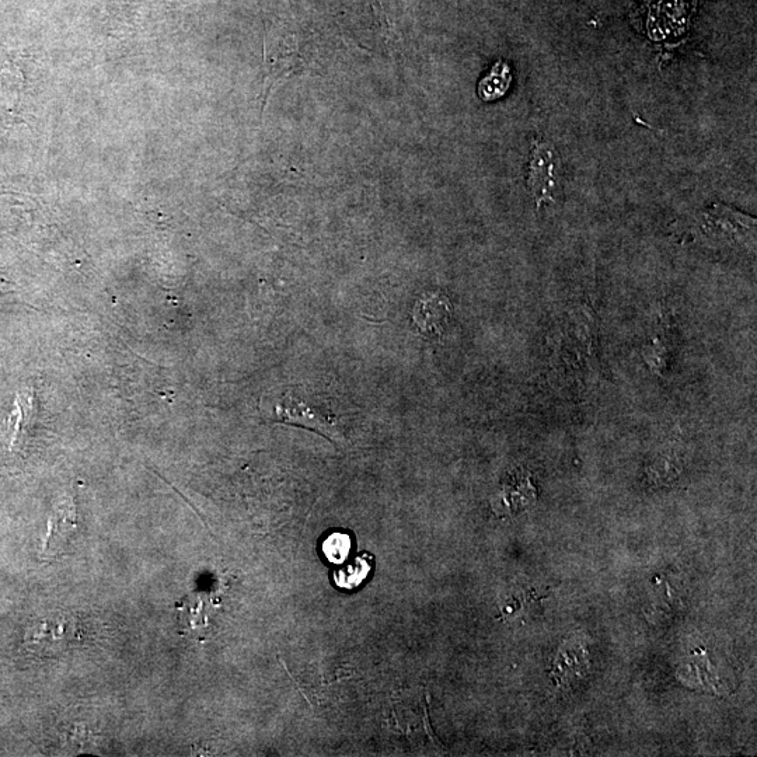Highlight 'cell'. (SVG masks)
Instances as JSON below:
<instances>
[{
	"mask_svg": "<svg viewBox=\"0 0 757 757\" xmlns=\"http://www.w3.org/2000/svg\"><path fill=\"white\" fill-rule=\"evenodd\" d=\"M267 404V415L275 421L313 429L324 438L336 443L337 446L345 442V435L341 431V424L336 415L295 392L279 394Z\"/></svg>",
	"mask_w": 757,
	"mask_h": 757,
	"instance_id": "cell-1",
	"label": "cell"
},
{
	"mask_svg": "<svg viewBox=\"0 0 757 757\" xmlns=\"http://www.w3.org/2000/svg\"><path fill=\"white\" fill-rule=\"evenodd\" d=\"M76 638V624L73 617L58 613L41 617L27 630L24 644L31 654L38 657H55L61 654Z\"/></svg>",
	"mask_w": 757,
	"mask_h": 757,
	"instance_id": "cell-2",
	"label": "cell"
},
{
	"mask_svg": "<svg viewBox=\"0 0 757 757\" xmlns=\"http://www.w3.org/2000/svg\"><path fill=\"white\" fill-rule=\"evenodd\" d=\"M561 160L550 143L536 142L530 156L528 186L537 207L553 202L560 183Z\"/></svg>",
	"mask_w": 757,
	"mask_h": 757,
	"instance_id": "cell-3",
	"label": "cell"
},
{
	"mask_svg": "<svg viewBox=\"0 0 757 757\" xmlns=\"http://www.w3.org/2000/svg\"><path fill=\"white\" fill-rule=\"evenodd\" d=\"M76 528V507L72 500H64L55 508L50 521V533L45 550L57 553L69 542Z\"/></svg>",
	"mask_w": 757,
	"mask_h": 757,
	"instance_id": "cell-4",
	"label": "cell"
},
{
	"mask_svg": "<svg viewBox=\"0 0 757 757\" xmlns=\"http://www.w3.org/2000/svg\"><path fill=\"white\" fill-rule=\"evenodd\" d=\"M512 83V71L507 61H498L486 78L479 83V96L484 101L501 99Z\"/></svg>",
	"mask_w": 757,
	"mask_h": 757,
	"instance_id": "cell-5",
	"label": "cell"
},
{
	"mask_svg": "<svg viewBox=\"0 0 757 757\" xmlns=\"http://www.w3.org/2000/svg\"><path fill=\"white\" fill-rule=\"evenodd\" d=\"M368 556L359 557L355 560V563L348 565L344 570L337 571L334 575L337 586L344 589H352L355 586L361 585V582L368 577L369 571H371V564L366 561Z\"/></svg>",
	"mask_w": 757,
	"mask_h": 757,
	"instance_id": "cell-6",
	"label": "cell"
},
{
	"mask_svg": "<svg viewBox=\"0 0 757 757\" xmlns=\"http://www.w3.org/2000/svg\"><path fill=\"white\" fill-rule=\"evenodd\" d=\"M351 539L347 533H331L323 543V554L330 563L343 564L350 556Z\"/></svg>",
	"mask_w": 757,
	"mask_h": 757,
	"instance_id": "cell-7",
	"label": "cell"
},
{
	"mask_svg": "<svg viewBox=\"0 0 757 757\" xmlns=\"http://www.w3.org/2000/svg\"><path fill=\"white\" fill-rule=\"evenodd\" d=\"M33 408V394H19L16 401V411L13 413L12 418H10V422H12L10 425L15 427V432H13L12 435L13 443L19 439L20 432H22L24 428L29 427L31 417H33Z\"/></svg>",
	"mask_w": 757,
	"mask_h": 757,
	"instance_id": "cell-8",
	"label": "cell"
}]
</instances>
